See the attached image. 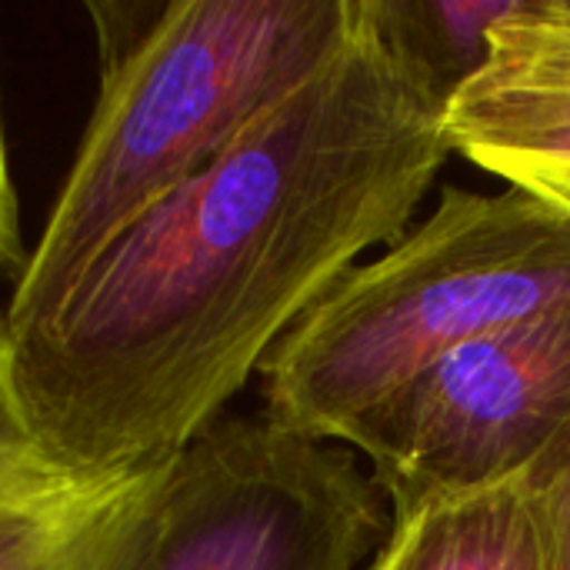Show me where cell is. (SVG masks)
Masks as SVG:
<instances>
[{"mask_svg": "<svg viewBox=\"0 0 570 570\" xmlns=\"http://www.w3.org/2000/svg\"><path fill=\"white\" fill-rule=\"evenodd\" d=\"M444 104L377 0H357L331 63L127 227L47 321L3 334L50 458L80 474L174 464L294 324L414 224L451 154Z\"/></svg>", "mask_w": 570, "mask_h": 570, "instance_id": "obj_1", "label": "cell"}, {"mask_svg": "<svg viewBox=\"0 0 570 570\" xmlns=\"http://www.w3.org/2000/svg\"><path fill=\"white\" fill-rule=\"evenodd\" d=\"M100 90L80 150L23 257L3 334L47 321L90 264L147 210L224 157L344 47L357 0L90 3Z\"/></svg>", "mask_w": 570, "mask_h": 570, "instance_id": "obj_2", "label": "cell"}, {"mask_svg": "<svg viewBox=\"0 0 570 570\" xmlns=\"http://www.w3.org/2000/svg\"><path fill=\"white\" fill-rule=\"evenodd\" d=\"M570 301V217L504 187L438 207L314 304L261 367L264 414L331 444L454 351Z\"/></svg>", "mask_w": 570, "mask_h": 570, "instance_id": "obj_3", "label": "cell"}, {"mask_svg": "<svg viewBox=\"0 0 570 570\" xmlns=\"http://www.w3.org/2000/svg\"><path fill=\"white\" fill-rule=\"evenodd\" d=\"M391 511L357 451L274 417H220L170 468L130 570H361Z\"/></svg>", "mask_w": 570, "mask_h": 570, "instance_id": "obj_4", "label": "cell"}, {"mask_svg": "<svg viewBox=\"0 0 570 570\" xmlns=\"http://www.w3.org/2000/svg\"><path fill=\"white\" fill-rule=\"evenodd\" d=\"M344 448L371 464L391 514L541 481L570 451V301L454 351Z\"/></svg>", "mask_w": 570, "mask_h": 570, "instance_id": "obj_5", "label": "cell"}, {"mask_svg": "<svg viewBox=\"0 0 570 570\" xmlns=\"http://www.w3.org/2000/svg\"><path fill=\"white\" fill-rule=\"evenodd\" d=\"M451 154L570 217V0H521L448 97Z\"/></svg>", "mask_w": 570, "mask_h": 570, "instance_id": "obj_6", "label": "cell"}, {"mask_svg": "<svg viewBox=\"0 0 570 570\" xmlns=\"http://www.w3.org/2000/svg\"><path fill=\"white\" fill-rule=\"evenodd\" d=\"M170 468L80 474L50 458L10 387L0 331V570H130Z\"/></svg>", "mask_w": 570, "mask_h": 570, "instance_id": "obj_7", "label": "cell"}, {"mask_svg": "<svg viewBox=\"0 0 570 570\" xmlns=\"http://www.w3.org/2000/svg\"><path fill=\"white\" fill-rule=\"evenodd\" d=\"M367 570H554V551L538 494L511 481L391 514Z\"/></svg>", "mask_w": 570, "mask_h": 570, "instance_id": "obj_8", "label": "cell"}, {"mask_svg": "<svg viewBox=\"0 0 570 570\" xmlns=\"http://www.w3.org/2000/svg\"><path fill=\"white\" fill-rule=\"evenodd\" d=\"M521 0H377L397 43L451 97L488 57L491 30Z\"/></svg>", "mask_w": 570, "mask_h": 570, "instance_id": "obj_9", "label": "cell"}, {"mask_svg": "<svg viewBox=\"0 0 570 570\" xmlns=\"http://www.w3.org/2000/svg\"><path fill=\"white\" fill-rule=\"evenodd\" d=\"M538 494L551 551H554V570H570V451L534 484H528Z\"/></svg>", "mask_w": 570, "mask_h": 570, "instance_id": "obj_10", "label": "cell"}, {"mask_svg": "<svg viewBox=\"0 0 570 570\" xmlns=\"http://www.w3.org/2000/svg\"><path fill=\"white\" fill-rule=\"evenodd\" d=\"M20 224H17V194L7 167V147H3V127H0V271L20 267Z\"/></svg>", "mask_w": 570, "mask_h": 570, "instance_id": "obj_11", "label": "cell"}]
</instances>
